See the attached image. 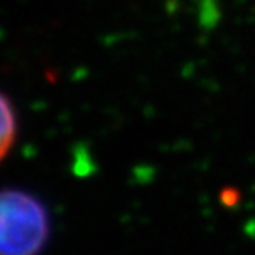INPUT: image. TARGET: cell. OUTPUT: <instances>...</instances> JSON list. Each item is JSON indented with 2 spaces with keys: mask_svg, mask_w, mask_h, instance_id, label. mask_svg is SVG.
<instances>
[{
  "mask_svg": "<svg viewBox=\"0 0 255 255\" xmlns=\"http://www.w3.org/2000/svg\"><path fill=\"white\" fill-rule=\"evenodd\" d=\"M50 236V216L28 191L0 190V255H37Z\"/></svg>",
  "mask_w": 255,
  "mask_h": 255,
  "instance_id": "obj_1",
  "label": "cell"
},
{
  "mask_svg": "<svg viewBox=\"0 0 255 255\" xmlns=\"http://www.w3.org/2000/svg\"><path fill=\"white\" fill-rule=\"evenodd\" d=\"M16 114L9 98L0 92V161L9 154L16 140Z\"/></svg>",
  "mask_w": 255,
  "mask_h": 255,
  "instance_id": "obj_2",
  "label": "cell"
}]
</instances>
